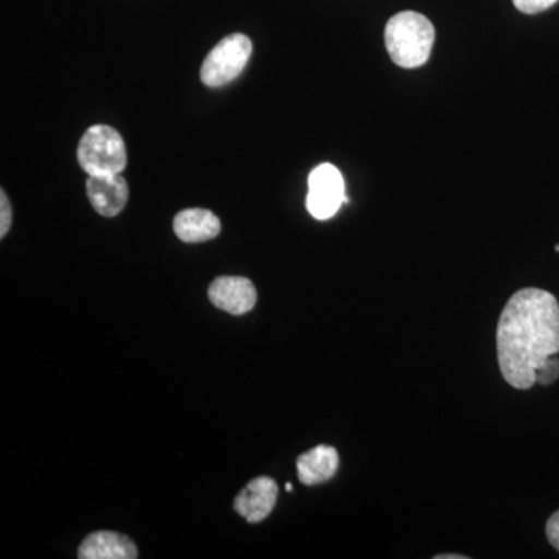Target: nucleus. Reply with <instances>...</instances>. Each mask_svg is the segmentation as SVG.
<instances>
[{
	"label": "nucleus",
	"mask_w": 559,
	"mask_h": 559,
	"mask_svg": "<svg viewBox=\"0 0 559 559\" xmlns=\"http://www.w3.org/2000/svg\"><path fill=\"white\" fill-rule=\"evenodd\" d=\"M252 49V40L242 33L221 39L202 62V83L209 87H223L238 79L248 66Z\"/></svg>",
	"instance_id": "4"
},
{
	"label": "nucleus",
	"mask_w": 559,
	"mask_h": 559,
	"mask_svg": "<svg viewBox=\"0 0 559 559\" xmlns=\"http://www.w3.org/2000/svg\"><path fill=\"white\" fill-rule=\"evenodd\" d=\"M337 468H340V454L329 444L312 448V450L304 452L297 459L299 479L301 484L308 485V487L333 479Z\"/></svg>",
	"instance_id": "11"
},
{
	"label": "nucleus",
	"mask_w": 559,
	"mask_h": 559,
	"mask_svg": "<svg viewBox=\"0 0 559 559\" xmlns=\"http://www.w3.org/2000/svg\"><path fill=\"white\" fill-rule=\"evenodd\" d=\"M134 540L116 532H95L81 543L80 559H135Z\"/></svg>",
	"instance_id": "9"
},
{
	"label": "nucleus",
	"mask_w": 559,
	"mask_h": 559,
	"mask_svg": "<svg viewBox=\"0 0 559 559\" xmlns=\"http://www.w3.org/2000/svg\"><path fill=\"white\" fill-rule=\"evenodd\" d=\"M86 190L92 207L106 218L119 215L130 200V187L120 175L90 176Z\"/></svg>",
	"instance_id": "8"
},
{
	"label": "nucleus",
	"mask_w": 559,
	"mask_h": 559,
	"mask_svg": "<svg viewBox=\"0 0 559 559\" xmlns=\"http://www.w3.org/2000/svg\"><path fill=\"white\" fill-rule=\"evenodd\" d=\"M385 49L396 66L417 69L429 60L436 40L432 22L415 11L390 17L384 32Z\"/></svg>",
	"instance_id": "2"
},
{
	"label": "nucleus",
	"mask_w": 559,
	"mask_h": 559,
	"mask_svg": "<svg viewBox=\"0 0 559 559\" xmlns=\"http://www.w3.org/2000/svg\"><path fill=\"white\" fill-rule=\"evenodd\" d=\"M559 378V358L551 356L538 371H536V382L540 385L554 384Z\"/></svg>",
	"instance_id": "12"
},
{
	"label": "nucleus",
	"mask_w": 559,
	"mask_h": 559,
	"mask_svg": "<svg viewBox=\"0 0 559 559\" xmlns=\"http://www.w3.org/2000/svg\"><path fill=\"white\" fill-rule=\"evenodd\" d=\"M559 353V304L549 290L525 288L507 301L498 325L500 373L511 388L536 384V371Z\"/></svg>",
	"instance_id": "1"
},
{
	"label": "nucleus",
	"mask_w": 559,
	"mask_h": 559,
	"mask_svg": "<svg viewBox=\"0 0 559 559\" xmlns=\"http://www.w3.org/2000/svg\"><path fill=\"white\" fill-rule=\"evenodd\" d=\"M546 535L551 546L559 551V510L547 521Z\"/></svg>",
	"instance_id": "15"
},
{
	"label": "nucleus",
	"mask_w": 559,
	"mask_h": 559,
	"mask_svg": "<svg viewBox=\"0 0 559 559\" xmlns=\"http://www.w3.org/2000/svg\"><path fill=\"white\" fill-rule=\"evenodd\" d=\"M209 299L218 310L242 316L255 307L257 289L249 278L218 277L210 285Z\"/></svg>",
	"instance_id": "6"
},
{
	"label": "nucleus",
	"mask_w": 559,
	"mask_h": 559,
	"mask_svg": "<svg viewBox=\"0 0 559 559\" xmlns=\"http://www.w3.org/2000/svg\"><path fill=\"white\" fill-rule=\"evenodd\" d=\"M465 555H437L436 559H466Z\"/></svg>",
	"instance_id": "16"
},
{
	"label": "nucleus",
	"mask_w": 559,
	"mask_h": 559,
	"mask_svg": "<svg viewBox=\"0 0 559 559\" xmlns=\"http://www.w3.org/2000/svg\"><path fill=\"white\" fill-rule=\"evenodd\" d=\"M277 498V481L271 477H257L241 489L235 499L234 509L250 524H259L270 516Z\"/></svg>",
	"instance_id": "7"
},
{
	"label": "nucleus",
	"mask_w": 559,
	"mask_h": 559,
	"mask_svg": "<svg viewBox=\"0 0 559 559\" xmlns=\"http://www.w3.org/2000/svg\"><path fill=\"white\" fill-rule=\"evenodd\" d=\"M558 0H513L514 7L525 14H536L549 10Z\"/></svg>",
	"instance_id": "13"
},
{
	"label": "nucleus",
	"mask_w": 559,
	"mask_h": 559,
	"mask_svg": "<svg viewBox=\"0 0 559 559\" xmlns=\"http://www.w3.org/2000/svg\"><path fill=\"white\" fill-rule=\"evenodd\" d=\"M286 491H293V485L286 484Z\"/></svg>",
	"instance_id": "17"
},
{
	"label": "nucleus",
	"mask_w": 559,
	"mask_h": 559,
	"mask_svg": "<svg viewBox=\"0 0 559 559\" xmlns=\"http://www.w3.org/2000/svg\"><path fill=\"white\" fill-rule=\"evenodd\" d=\"M13 223V210H11L5 191H0V238H5Z\"/></svg>",
	"instance_id": "14"
},
{
	"label": "nucleus",
	"mask_w": 559,
	"mask_h": 559,
	"mask_svg": "<svg viewBox=\"0 0 559 559\" xmlns=\"http://www.w3.org/2000/svg\"><path fill=\"white\" fill-rule=\"evenodd\" d=\"M176 237L183 242H205L221 234V221L205 209H187L176 215L173 223Z\"/></svg>",
	"instance_id": "10"
},
{
	"label": "nucleus",
	"mask_w": 559,
	"mask_h": 559,
	"mask_svg": "<svg viewBox=\"0 0 559 559\" xmlns=\"http://www.w3.org/2000/svg\"><path fill=\"white\" fill-rule=\"evenodd\" d=\"M342 204H348L342 173L334 165H319L308 179V212L312 218L325 221L333 218Z\"/></svg>",
	"instance_id": "5"
},
{
	"label": "nucleus",
	"mask_w": 559,
	"mask_h": 559,
	"mask_svg": "<svg viewBox=\"0 0 559 559\" xmlns=\"http://www.w3.org/2000/svg\"><path fill=\"white\" fill-rule=\"evenodd\" d=\"M76 156L90 176L120 175L128 164L123 138L108 124H94L84 132Z\"/></svg>",
	"instance_id": "3"
}]
</instances>
